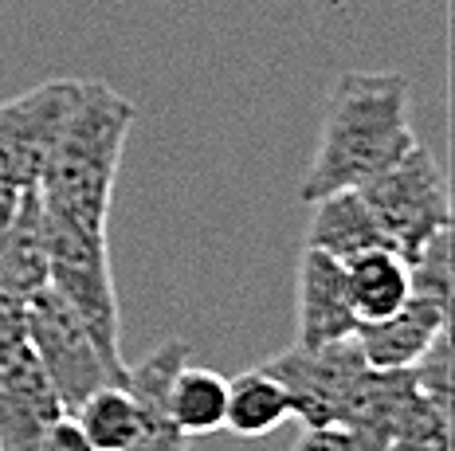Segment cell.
<instances>
[{
	"mask_svg": "<svg viewBox=\"0 0 455 451\" xmlns=\"http://www.w3.org/2000/svg\"><path fill=\"white\" fill-rule=\"evenodd\" d=\"M409 79L396 71H346L330 91L315 162L299 185V201L357 189L385 173L416 146L409 122Z\"/></svg>",
	"mask_w": 455,
	"mask_h": 451,
	"instance_id": "obj_1",
	"label": "cell"
},
{
	"mask_svg": "<svg viewBox=\"0 0 455 451\" xmlns=\"http://www.w3.org/2000/svg\"><path fill=\"white\" fill-rule=\"evenodd\" d=\"M134 122L138 107L122 91L99 79L79 83V102L36 185L44 209L55 220H68L91 236H107L114 181Z\"/></svg>",
	"mask_w": 455,
	"mask_h": 451,
	"instance_id": "obj_2",
	"label": "cell"
},
{
	"mask_svg": "<svg viewBox=\"0 0 455 451\" xmlns=\"http://www.w3.org/2000/svg\"><path fill=\"white\" fill-rule=\"evenodd\" d=\"M47 216V287L68 303L75 314L87 322L99 350L118 373H126L118 350V295H114V271H110V243L107 236L75 228L68 220Z\"/></svg>",
	"mask_w": 455,
	"mask_h": 451,
	"instance_id": "obj_3",
	"label": "cell"
},
{
	"mask_svg": "<svg viewBox=\"0 0 455 451\" xmlns=\"http://www.w3.org/2000/svg\"><path fill=\"white\" fill-rule=\"evenodd\" d=\"M357 193L373 212L385 243L404 259H412L440 228H451L448 181L420 142L385 173L357 185Z\"/></svg>",
	"mask_w": 455,
	"mask_h": 451,
	"instance_id": "obj_4",
	"label": "cell"
},
{
	"mask_svg": "<svg viewBox=\"0 0 455 451\" xmlns=\"http://www.w3.org/2000/svg\"><path fill=\"white\" fill-rule=\"evenodd\" d=\"M28 345H32L63 412H75L94 389L110 381L122 384V377H126L107 361L87 322L52 287L28 295Z\"/></svg>",
	"mask_w": 455,
	"mask_h": 451,
	"instance_id": "obj_5",
	"label": "cell"
},
{
	"mask_svg": "<svg viewBox=\"0 0 455 451\" xmlns=\"http://www.w3.org/2000/svg\"><path fill=\"white\" fill-rule=\"evenodd\" d=\"M263 369L287 389L291 416H299L302 428H338L369 361L362 357L357 337L349 334L322 345H291L275 353Z\"/></svg>",
	"mask_w": 455,
	"mask_h": 451,
	"instance_id": "obj_6",
	"label": "cell"
},
{
	"mask_svg": "<svg viewBox=\"0 0 455 451\" xmlns=\"http://www.w3.org/2000/svg\"><path fill=\"white\" fill-rule=\"evenodd\" d=\"M83 79H47L40 87L0 102V185L36 189L44 165L68 126Z\"/></svg>",
	"mask_w": 455,
	"mask_h": 451,
	"instance_id": "obj_7",
	"label": "cell"
},
{
	"mask_svg": "<svg viewBox=\"0 0 455 451\" xmlns=\"http://www.w3.org/2000/svg\"><path fill=\"white\" fill-rule=\"evenodd\" d=\"M357 330L346 267L326 251L302 248L295 279V345H322Z\"/></svg>",
	"mask_w": 455,
	"mask_h": 451,
	"instance_id": "obj_8",
	"label": "cell"
},
{
	"mask_svg": "<svg viewBox=\"0 0 455 451\" xmlns=\"http://www.w3.org/2000/svg\"><path fill=\"white\" fill-rule=\"evenodd\" d=\"M188 361V342H165L157 345L146 361L126 365V392L138 404V436L126 451H188V436L177 428L169 412V381Z\"/></svg>",
	"mask_w": 455,
	"mask_h": 451,
	"instance_id": "obj_9",
	"label": "cell"
},
{
	"mask_svg": "<svg viewBox=\"0 0 455 451\" xmlns=\"http://www.w3.org/2000/svg\"><path fill=\"white\" fill-rule=\"evenodd\" d=\"M60 412L63 408L32 345L8 365H0V451H40Z\"/></svg>",
	"mask_w": 455,
	"mask_h": 451,
	"instance_id": "obj_10",
	"label": "cell"
},
{
	"mask_svg": "<svg viewBox=\"0 0 455 451\" xmlns=\"http://www.w3.org/2000/svg\"><path fill=\"white\" fill-rule=\"evenodd\" d=\"M451 306L432 303L424 295H409L396 314L377 318V322H357V345L373 369H409V365L428 350V342L440 330H448Z\"/></svg>",
	"mask_w": 455,
	"mask_h": 451,
	"instance_id": "obj_11",
	"label": "cell"
},
{
	"mask_svg": "<svg viewBox=\"0 0 455 451\" xmlns=\"http://www.w3.org/2000/svg\"><path fill=\"white\" fill-rule=\"evenodd\" d=\"M0 283L16 295L47 287V216L36 189H24L8 224L0 228Z\"/></svg>",
	"mask_w": 455,
	"mask_h": 451,
	"instance_id": "obj_12",
	"label": "cell"
},
{
	"mask_svg": "<svg viewBox=\"0 0 455 451\" xmlns=\"http://www.w3.org/2000/svg\"><path fill=\"white\" fill-rule=\"evenodd\" d=\"M341 267H346V287L357 322H377L409 303V259L396 256L393 248L357 251V256L341 259Z\"/></svg>",
	"mask_w": 455,
	"mask_h": 451,
	"instance_id": "obj_13",
	"label": "cell"
},
{
	"mask_svg": "<svg viewBox=\"0 0 455 451\" xmlns=\"http://www.w3.org/2000/svg\"><path fill=\"white\" fill-rule=\"evenodd\" d=\"M310 209L315 212H310V224H307V248L326 251L334 259H349L369 248H388L357 189L330 193L310 204Z\"/></svg>",
	"mask_w": 455,
	"mask_h": 451,
	"instance_id": "obj_14",
	"label": "cell"
},
{
	"mask_svg": "<svg viewBox=\"0 0 455 451\" xmlns=\"http://www.w3.org/2000/svg\"><path fill=\"white\" fill-rule=\"evenodd\" d=\"M291 420V397L267 369H248L235 381H228V408H224V428L243 439L267 436L279 424Z\"/></svg>",
	"mask_w": 455,
	"mask_h": 451,
	"instance_id": "obj_15",
	"label": "cell"
},
{
	"mask_svg": "<svg viewBox=\"0 0 455 451\" xmlns=\"http://www.w3.org/2000/svg\"><path fill=\"white\" fill-rule=\"evenodd\" d=\"M224 408H228V381L216 369H196L181 365L169 381V412H173L177 428L193 436H212L224 428Z\"/></svg>",
	"mask_w": 455,
	"mask_h": 451,
	"instance_id": "obj_16",
	"label": "cell"
},
{
	"mask_svg": "<svg viewBox=\"0 0 455 451\" xmlns=\"http://www.w3.org/2000/svg\"><path fill=\"white\" fill-rule=\"evenodd\" d=\"M71 416L87 431L94 451H126L138 436V404L126 392V384L110 381L102 389H94Z\"/></svg>",
	"mask_w": 455,
	"mask_h": 451,
	"instance_id": "obj_17",
	"label": "cell"
},
{
	"mask_svg": "<svg viewBox=\"0 0 455 451\" xmlns=\"http://www.w3.org/2000/svg\"><path fill=\"white\" fill-rule=\"evenodd\" d=\"M385 451H451V408L424 397L412 381V389L396 408Z\"/></svg>",
	"mask_w": 455,
	"mask_h": 451,
	"instance_id": "obj_18",
	"label": "cell"
},
{
	"mask_svg": "<svg viewBox=\"0 0 455 451\" xmlns=\"http://www.w3.org/2000/svg\"><path fill=\"white\" fill-rule=\"evenodd\" d=\"M416 389L424 392V397H432L435 404H443V408H451V334L440 330L428 342V350H424L416 361L409 365Z\"/></svg>",
	"mask_w": 455,
	"mask_h": 451,
	"instance_id": "obj_19",
	"label": "cell"
},
{
	"mask_svg": "<svg viewBox=\"0 0 455 451\" xmlns=\"http://www.w3.org/2000/svg\"><path fill=\"white\" fill-rule=\"evenodd\" d=\"M28 350V298L0 283V365Z\"/></svg>",
	"mask_w": 455,
	"mask_h": 451,
	"instance_id": "obj_20",
	"label": "cell"
},
{
	"mask_svg": "<svg viewBox=\"0 0 455 451\" xmlns=\"http://www.w3.org/2000/svg\"><path fill=\"white\" fill-rule=\"evenodd\" d=\"M40 451H94V444L87 439V431L79 428V420H75L71 412H60V416L52 420V428H47Z\"/></svg>",
	"mask_w": 455,
	"mask_h": 451,
	"instance_id": "obj_21",
	"label": "cell"
},
{
	"mask_svg": "<svg viewBox=\"0 0 455 451\" xmlns=\"http://www.w3.org/2000/svg\"><path fill=\"white\" fill-rule=\"evenodd\" d=\"M291 451H365V447L341 428H307Z\"/></svg>",
	"mask_w": 455,
	"mask_h": 451,
	"instance_id": "obj_22",
	"label": "cell"
},
{
	"mask_svg": "<svg viewBox=\"0 0 455 451\" xmlns=\"http://www.w3.org/2000/svg\"><path fill=\"white\" fill-rule=\"evenodd\" d=\"M16 201H20V193H16V189H8V185H0V228H4V224H8V216H12Z\"/></svg>",
	"mask_w": 455,
	"mask_h": 451,
	"instance_id": "obj_23",
	"label": "cell"
}]
</instances>
